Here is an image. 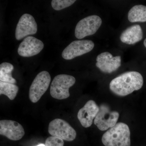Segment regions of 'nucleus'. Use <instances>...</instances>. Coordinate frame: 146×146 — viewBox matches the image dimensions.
Here are the masks:
<instances>
[{"label": "nucleus", "mask_w": 146, "mask_h": 146, "mask_svg": "<svg viewBox=\"0 0 146 146\" xmlns=\"http://www.w3.org/2000/svg\"><path fill=\"white\" fill-rule=\"evenodd\" d=\"M37 26L33 16L29 14H24L18 21L15 31L17 40H20L29 35L36 34Z\"/></svg>", "instance_id": "9"}, {"label": "nucleus", "mask_w": 146, "mask_h": 146, "mask_svg": "<svg viewBox=\"0 0 146 146\" xmlns=\"http://www.w3.org/2000/svg\"><path fill=\"white\" fill-rule=\"evenodd\" d=\"M64 144L63 139L52 136L48 137L45 143L46 146H63Z\"/></svg>", "instance_id": "19"}, {"label": "nucleus", "mask_w": 146, "mask_h": 146, "mask_svg": "<svg viewBox=\"0 0 146 146\" xmlns=\"http://www.w3.org/2000/svg\"><path fill=\"white\" fill-rule=\"evenodd\" d=\"M99 109L100 107L94 101H88L85 105L79 110L78 113V118L82 125L85 128L90 127L93 124V120L98 113Z\"/></svg>", "instance_id": "13"}, {"label": "nucleus", "mask_w": 146, "mask_h": 146, "mask_svg": "<svg viewBox=\"0 0 146 146\" xmlns=\"http://www.w3.org/2000/svg\"><path fill=\"white\" fill-rule=\"evenodd\" d=\"M50 81V76L47 71H42L36 75L29 91V98L32 102L39 101L48 88Z\"/></svg>", "instance_id": "4"}, {"label": "nucleus", "mask_w": 146, "mask_h": 146, "mask_svg": "<svg viewBox=\"0 0 146 146\" xmlns=\"http://www.w3.org/2000/svg\"><path fill=\"white\" fill-rule=\"evenodd\" d=\"M0 134L9 140L16 141L23 137L25 131L19 123L12 120H2L0 121Z\"/></svg>", "instance_id": "10"}, {"label": "nucleus", "mask_w": 146, "mask_h": 146, "mask_svg": "<svg viewBox=\"0 0 146 146\" xmlns=\"http://www.w3.org/2000/svg\"><path fill=\"white\" fill-rule=\"evenodd\" d=\"M36 146H46L44 144H40V145H38Z\"/></svg>", "instance_id": "21"}, {"label": "nucleus", "mask_w": 146, "mask_h": 146, "mask_svg": "<svg viewBox=\"0 0 146 146\" xmlns=\"http://www.w3.org/2000/svg\"><path fill=\"white\" fill-rule=\"evenodd\" d=\"M75 82L76 79L73 76L64 74L56 76L50 85L51 96L57 100L68 98L70 96L69 89Z\"/></svg>", "instance_id": "3"}, {"label": "nucleus", "mask_w": 146, "mask_h": 146, "mask_svg": "<svg viewBox=\"0 0 146 146\" xmlns=\"http://www.w3.org/2000/svg\"><path fill=\"white\" fill-rule=\"evenodd\" d=\"M144 45L145 46L146 48V38L144 41Z\"/></svg>", "instance_id": "20"}, {"label": "nucleus", "mask_w": 146, "mask_h": 146, "mask_svg": "<svg viewBox=\"0 0 146 146\" xmlns=\"http://www.w3.org/2000/svg\"><path fill=\"white\" fill-rule=\"evenodd\" d=\"M143 38V32L139 25L129 27L120 36V40L123 43L131 45L141 41Z\"/></svg>", "instance_id": "14"}, {"label": "nucleus", "mask_w": 146, "mask_h": 146, "mask_svg": "<svg viewBox=\"0 0 146 146\" xmlns=\"http://www.w3.org/2000/svg\"><path fill=\"white\" fill-rule=\"evenodd\" d=\"M102 142L105 146H130V131L127 125L118 123L103 134Z\"/></svg>", "instance_id": "2"}, {"label": "nucleus", "mask_w": 146, "mask_h": 146, "mask_svg": "<svg viewBox=\"0 0 146 146\" xmlns=\"http://www.w3.org/2000/svg\"><path fill=\"white\" fill-rule=\"evenodd\" d=\"M102 20L99 16L91 15L80 20L77 24L75 35L78 39L95 34L101 25Z\"/></svg>", "instance_id": "7"}, {"label": "nucleus", "mask_w": 146, "mask_h": 146, "mask_svg": "<svg viewBox=\"0 0 146 146\" xmlns=\"http://www.w3.org/2000/svg\"><path fill=\"white\" fill-rule=\"evenodd\" d=\"M96 65L103 72L110 73L117 70L121 65V56H113L110 53L104 52L98 55Z\"/></svg>", "instance_id": "12"}, {"label": "nucleus", "mask_w": 146, "mask_h": 146, "mask_svg": "<svg viewBox=\"0 0 146 146\" xmlns=\"http://www.w3.org/2000/svg\"><path fill=\"white\" fill-rule=\"evenodd\" d=\"M76 1L75 0H52L51 5L54 10L59 11L70 6Z\"/></svg>", "instance_id": "18"}, {"label": "nucleus", "mask_w": 146, "mask_h": 146, "mask_svg": "<svg viewBox=\"0 0 146 146\" xmlns=\"http://www.w3.org/2000/svg\"><path fill=\"white\" fill-rule=\"evenodd\" d=\"M14 67L10 63L4 62L0 65V81L3 82L14 84L16 81L12 76Z\"/></svg>", "instance_id": "16"}, {"label": "nucleus", "mask_w": 146, "mask_h": 146, "mask_svg": "<svg viewBox=\"0 0 146 146\" xmlns=\"http://www.w3.org/2000/svg\"><path fill=\"white\" fill-rule=\"evenodd\" d=\"M94 43L91 40H81L74 41L63 50L62 56L65 60H72L90 52L94 49Z\"/></svg>", "instance_id": "8"}, {"label": "nucleus", "mask_w": 146, "mask_h": 146, "mask_svg": "<svg viewBox=\"0 0 146 146\" xmlns=\"http://www.w3.org/2000/svg\"><path fill=\"white\" fill-rule=\"evenodd\" d=\"M143 78L140 73L130 71L121 74L113 79L110 84L112 93L119 96H125L138 91L143 85Z\"/></svg>", "instance_id": "1"}, {"label": "nucleus", "mask_w": 146, "mask_h": 146, "mask_svg": "<svg viewBox=\"0 0 146 146\" xmlns=\"http://www.w3.org/2000/svg\"><path fill=\"white\" fill-rule=\"evenodd\" d=\"M48 131L52 136L61 138L67 141H72L76 137L75 130L65 120L56 119L49 123Z\"/></svg>", "instance_id": "5"}, {"label": "nucleus", "mask_w": 146, "mask_h": 146, "mask_svg": "<svg viewBox=\"0 0 146 146\" xmlns=\"http://www.w3.org/2000/svg\"><path fill=\"white\" fill-rule=\"evenodd\" d=\"M44 47L42 41L34 36H28L19 45L18 54L23 57H31L39 54Z\"/></svg>", "instance_id": "11"}, {"label": "nucleus", "mask_w": 146, "mask_h": 146, "mask_svg": "<svg viewBox=\"0 0 146 146\" xmlns=\"http://www.w3.org/2000/svg\"><path fill=\"white\" fill-rule=\"evenodd\" d=\"M119 117V112L111 111L108 105L102 104L94 123L100 130L104 131L113 127L117 124Z\"/></svg>", "instance_id": "6"}, {"label": "nucleus", "mask_w": 146, "mask_h": 146, "mask_svg": "<svg viewBox=\"0 0 146 146\" xmlns=\"http://www.w3.org/2000/svg\"><path fill=\"white\" fill-rule=\"evenodd\" d=\"M19 88L14 84L0 81V95L7 96L11 100H13L18 94Z\"/></svg>", "instance_id": "17"}, {"label": "nucleus", "mask_w": 146, "mask_h": 146, "mask_svg": "<svg viewBox=\"0 0 146 146\" xmlns=\"http://www.w3.org/2000/svg\"><path fill=\"white\" fill-rule=\"evenodd\" d=\"M128 19L131 23L146 22V6L136 5L132 7L128 13Z\"/></svg>", "instance_id": "15"}]
</instances>
